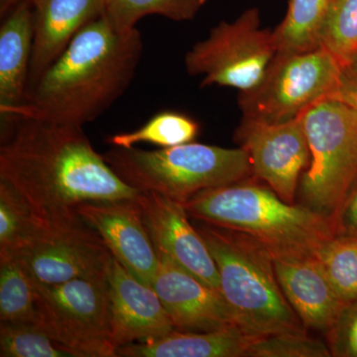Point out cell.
Here are the masks:
<instances>
[{"label":"cell","mask_w":357,"mask_h":357,"mask_svg":"<svg viewBox=\"0 0 357 357\" xmlns=\"http://www.w3.org/2000/svg\"><path fill=\"white\" fill-rule=\"evenodd\" d=\"M136 203L159 257L220 290L217 264L199 230L190 222L184 204L150 191L140 192Z\"/></svg>","instance_id":"12"},{"label":"cell","mask_w":357,"mask_h":357,"mask_svg":"<svg viewBox=\"0 0 357 357\" xmlns=\"http://www.w3.org/2000/svg\"><path fill=\"white\" fill-rule=\"evenodd\" d=\"M0 27V114L24 102L29 86L34 23L29 0L14 6Z\"/></svg>","instance_id":"18"},{"label":"cell","mask_w":357,"mask_h":357,"mask_svg":"<svg viewBox=\"0 0 357 357\" xmlns=\"http://www.w3.org/2000/svg\"><path fill=\"white\" fill-rule=\"evenodd\" d=\"M115 349L164 337L175 330L154 289L137 280L112 256L107 270Z\"/></svg>","instance_id":"15"},{"label":"cell","mask_w":357,"mask_h":357,"mask_svg":"<svg viewBox=\"0 0 357 357\" xmlns=\"http://www.w3.org/2000/svg\"><path fill=\"white\" fill-rule=\"evenodd\" d=\"M236 138L248 152L253 176L264 181L283 201L294 204L301 177L311 161L301 116L280 123L243 119Z\"/></svg>","instance_id":"10"},{"label":"cell","mask_w":357,"mask_h":357,"mask_svg":"<svg viewBox=\"0 0 357 357\" xmlns=\"http://www.w3.org/2000/svg\"><path fill=\"white\" fill-rule=\"evenodd\" d=\"M314 256L340 299L345 303L356 300L357 237H331Z\"/></svg>","instance_id":"25"},{"label":"cell","mask_w":357,"mask_h":357,"mask_svg":"<svg viewBox=\"0 0 357 357\" xmlns=\"http://www.w3.org/2000/svg\"><path fill=\"white\" fill-rule=\"evenodd\" d=\"M217 264L220 291L249 337L306 332L275 273L273 257L250 237L204 223L197 229Z\"/></svg>","instance_id":"4"},{"label":"cell","mask_w":357,"mask_h":357,"mask_svg":"<svg viewBox=\"0 0 357 357\" xmlns=\"http://www.w3.org/2000/svg\"><path fill=\"white\" fill-rule=\"evenodd\" d=\"M300 116L311 152L298 189L301 204L335 227L357 182V116L349 105L332 98L319 100Z\"/></svg>","instance_id":"6"},{"label":"cell","mask_w":357,"mask_h":357,"mask_svg":"<svg viewBox=\"0 0 357 357\" xmlns=\"http://www.w3.org/2000/svg\"><path fill=\"white\" fill-rule=\"evenodd\" d=\"M328 344L310 337L306 332L275 333L255 337L245 357H330Z\"/></svg>","instance_id":"28"},{"label":"cell","mask_w":357,"mask_h":357,"mask_svg":"<svg viewBox=\"0 0 357 357\" xmlns=\"http://www.w3.org/2000/svg\"><path fill=\"white\" fill-rule=\"evenodd\" d=\"M33 11L34 41L29 86L36 83L77 33L102 17L107 0H29Z\"/></svg>","instance_id":"17"},{"label":"cell","mask_w":357,"mask_h":357,"mask_svg":"<svg viewBox=\"0 0 357 357\" xmlns=\"http://www.w3.org/2000/svg\"><path fill=\"white\" fill-rule=\"evenodd\" d=\"M77 211L100 234L115 259L137 280L152 288L159 256L136 199L91 202L79 204Z\"/></svg>","instance_id":"13"},{"label":"cell","mask_w":357,"mask_h":357,"mask_svg":"<svg viewBox=\"0 0 357 357\" xmlns=\"http://www.w3.org/2000/svg\"><path fill=\"white\" fill-rule=\"evenodd\" d=\"M33 280L35 325L75 357H117L112 340L107 273L53 285Z\"/></svg>","instance_id":"8"},{"label":"cell","mask_w":357,"mask_h":357,"mask_svg":"<svg viewBox=\"0 0 357 357\" xmlns=\"http://www.w3.org/2000/svg\"><path fill=\"white\" fill-rule=\"evenodd\" d=\"M335 236L357 237V182L335 222Z\"/></svg>","instance_id":"30"},{"label":"cell","mask_w":357,"mask_h":357,"mask_svg":"<svg viewBox=\"0 0 357 357\" xmlns=\"http://www.w3.org/2000/svg\"><path fill=\"white\" fill-rule=\"evenodd\" d=\"M252 337L237 326L213 332L174 330L164 337L123 345L117 357H245Z\"/></svg>","instance_id":"19"},{"label":"cell","mask_w":357,"mask_h":357,"mask_svg":"<svg viewBox=\"0 0 357 357\" xmlns=\"http://www.w3.org/2000/svg\"><path fill=\"white\" fill-rule=\"evenodd\" d=\"M1 357H75L35 324L0 321Z\"/></svg>","instance_id":"27"},{"label":"cell","mask_w":357,"mask_h":357,"mask_svg":"<svg viewBox=\"0 0 357 357\" xmlns=\"http://www.w3.org/2000/svg\"><path fill=\"white\" fill-rule=\"evenodd\" d=\"M206 0H107L105 17L115 29L130 31L136 23L152 14L169 20H192Z\"/></svg>","instance_id":"24"},{"label":"cell","mask_w":357,"mask_h":357,"mask_svg":"<svg viewBox=\"0 0 357 357\" xmlns=\"http://www.w3.org/2000/svg\"><path fill=\"white\" fill-rule=\"evenodd\" d=\"M273 32L262 29L259 11L250 8L234 22L222 21L188 51L185 70L203 77L202 86L255 88L277 53Z\"/></svg>","instance_id":"9"},{"label":"cell","mask_w":357,"mask_h":357,"mask_svg":"<svg viewBox=\"0 0 357 357\" xmlns=\"http://www.w3.org/2000/svg\"><path fill=\"white\" fill-rule=\"evenodd\" d=\"M326 335L332 356L357 357V299L344 305Z\"/></svg>","instance_id":"29"},{"label":"cell","mask_w":357,"mask_h":357,"mask_svg":"<svg viewBox=\"0 0 357 357\" xmlns=\"http://www.w3.org/2000/svg\"><path fill=\"white\" fill-rule=\"evenodd\" d=\"M273 261L282 291L306 330L328 332L347 303L314 256H276Z\"/></svg>","instance_id":"16"},{"label":"cell","mask_w":357,"mask_h":357,"mask_svg":"<svg viewBox=\"0 0 357 357\" xmlns=\"http://www.w3.org/2000/svg\"><path fill=\"white\" fill-rule=\"evenodd\" d=\"M345 68L330 51H278L260 83L239 93L243 119L280 123L297 119L328 98L342 81Z\"/></svg>","instance_id":"7"},{"label":"cell","mask_w":357,"mask_h":357,"mask_svg":"<svg viewBox=\"0 0 357 357\" xmlns=\"http://www.w3.org/2000/svg\"><path fill=\"white\" fill-rule=\"evenodd\" d=\"M347 70L352 77H356L357 79V54L356 56H354V58L352 59L351 64L349 65V67L347 68Z\"/></svg>","instance_id":"33"},{"label":"cell","mask_w":357,"mask_h":357,"mask_svg":"<svg viewBox=\"0 0 357 357\" xmlns=\"http://www.w3.org/2000/svg\"><path fill=\"white\" fill-rule=\"evenodd\" d=\"M23 0H0V13L1 15L6 14L16 4L20 3Z\"/></svg>","instance_id":"32"},{"label":"cell","mask_w":357,"mask_h":357,"mask_svg":"<svg viewBox=\"0 0 357 357\" xmlns=\"http://www.w3.org/2000/svg\"><path fill=\"white\" fill-rule=\"evenodd\" d=\"M152 288L159 296L174 328L204 333L236 326L234 314L220 290L159 257Z\"/></svg>","instance_id":"14"},{"label":"cell","mask_w":357,"mask_h":357,"mask_svg":"<svg viewBox=\"0 0 357 357\" xmlns=\"http://www.w3.org/2000/svg\"><path fill=\"white\" fill-rule=\"evenodd\" d=\"M122 181L140 192H156L184 204L198 192L253 176L243 147L190 142L146 151L114 147L103 154Z\"/></svg>","instance_id":"5"},{"label":"cell","mask_w":357,"mask_h":357,"mask_svg":"<svg viewBox=\"0 0 357 357\" xmlns=\"http://www.w3.org/2000/svg\"><path fill=\"white\" fill-rule=\"evenodd\" d=\"M40 283L62 284L107 273L112 255L84 220L65 227H45L15 255Z\"/></svg>","instance_id":"11"},{"label":"cell","mask_w":357,"mask_h":357,"mask_svg":"<svg viewBox=\"0 0 357 357\" xmlns=\"http://www.w3.org/2000/svg\"><path fill=\"white\" fill-rule=\"evenodd\" d=\"M332 1L290 0L286 17L273 31L277 51H306L319 47V31Z\"/></svg>","instance_id":"21"},{"label":"cell","mask_w":357,"mask_h":357,"mask_svg":"<svg viewBox=\"0 0 357 357\" xmlns=\"http://www.w3.org/2000/svg\"><path fill=\"white\" fill-rule=\"evenodd\" d=\"M199 132V123L191 117L180 112H162L136 130L109 136L107 142L121 148L134 147L138 143L168 148L194 142Z\"/></svg>","instance_id":"23"},{"label":"cell","mask_w":357,"mask_h":357,"mask_svg":"<svg viewBox=\"0 0 357 357\" xmlns=\"http://www.w3.org/2000/svg\"><path fill=\"white\" fill-rule=\"evenodd\" d=\"M328 98H335L349 105L357 116V79L345 69L342 81Z\"/></svg>","instance_id":"31"},{"label":"cell","mask_w":357,"mask_h":357,"mask_svg":"<svg viewBox=\"0 0 357 357\" xmlns=\"http://www.w3.org/2000/svg\"><path fill=\"white\" fill-rule=\"evenodd\" d=\"M0 180L15 189L49 227L82 222L79 204L135 199L82 126L17 119L2 128Z\"/></svg>","instance_id":"1"},{"label":"cell","mask_w":357,"mask_h":357,"mask_svg":"<svg viewBox=\"0 0 357 357\" xmlns=\"http://www.w3.org/2000/svg\"><path fill=\"white\" fill-rule=\"evenodd\" d=\"M183 204L190 217L250 237L273 257L314 255L335 236L328 218L248 178L204 190Z\"/></svg>","instance_id":"3"},{"label":"cell","mask_w":357,"mask_h":357,"mask_svg":"<svg viewBox=\"0 0 357 357\" xmlns=\"http://www.w3.org/2000/svg\"><path fill=\"white\" fill-rule=\"evenodd\" d=\"M319 45L345 69L357 54V0H333L319 31Z\"/></svg>","instance_id":"26"},{"label":"cell","mask_w":357,"mask_h":357,"mask_svg":"<svg viewBox=\"0 0 357 357\" xmlns=\"http://www.w3.org/2000/svg\"><path fill=\"white\" fill-rule=\"evenodd\" d=\"M45 227L15 189L0 180V259L17 255Z\"/></svg>","instance_id":"20"},{"label":"cell","mask_w":357,"mask_h":357,"mask_svg":"<svg viewBox=\"0 0 357 357\" xmlns=\"http://www.w3.org/2000/svg\"><path fill=\"white\" fill-rule=\"evenodd\" d=\"M36 290L31 274L16 256L0 259V321L34 324Z\"/></svg>","instance_id":"22"},{"label":"cell","mask_w":357,"mask_h":357,"mask_svg":"<svg viewBox=\"0 0 357 357\" xmlns=\"http://www.w3.org/2000/svg\"><path fill=\"white\" fill-rule=\"evenodd\" d=\"M142 52L137 28L119 31L103 15L77 33L2 123L31 119L84 128L126 93Z\"/></svg>","instance_id":"2"}]
</instances>
